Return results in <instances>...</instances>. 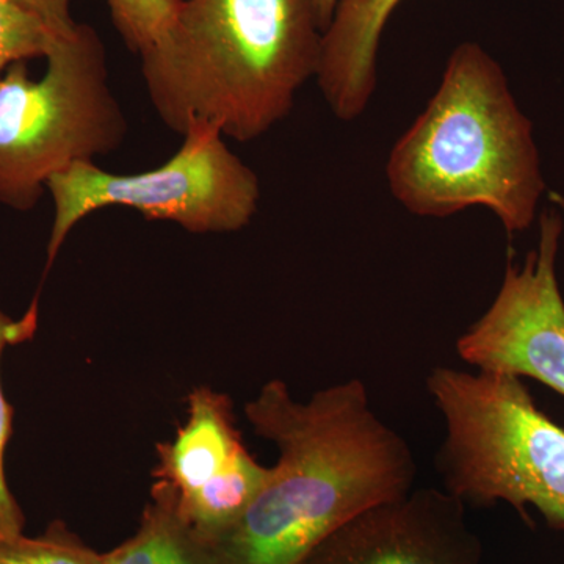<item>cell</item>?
<instances>
[{"label": "cell", "instance_id": "cell-15", "mask_svg": "<svg viewBox=\"0 0 564 564\" xmlns=\"http://www.w3.org/2000/svg\"><path fill=\"white\" fill-rule=\"evenodd\" d=\"M111 22L129 51L143 54L170 28L181 0H106Z\"/></svg>", "mask_w": 564, "mask_h": 564}, {"label": "cell", "instance_id": "cell-17", "mask_svg": "<svg viewBox=\"0 0 564 564\" xmlns=\"http://www.w3.org/2000/svg\"><path fill=\"white\" fill-rule=\"evenodd\" d=\"M337 3H339V0H315V7H317L318 21H321L323 32L326 31V28H328L329 22H332L334 11H336Z\"/></svg>", "mask_w": 564, "mask_h": 564}, {"label": "cell", "instance_id": "cell-7", "mask_svg": "<svg viewBox=\"0 0 564 564\" xmlns=\"http://www.w3.org/2000/svg\"><path fill=\"white\" fill-rule=\"evenodd\" d=\"M562 215L544 210L540 240L521 269L508 263L489 310L456 343L480 372L529 377L564 397V300L556 278Z\"/></svg>", "mask_w": 564, "mask_h": 564}, {"label": "cell", "instance_id": "cell-8", "mask_svg": "<svg viewBox=\"0 0 564 564\" xmlns=\"http://www.w3.org/2000/svg\"><path fill=\"white\" fill-rule=\"evenodd\" d=\"M466 505L447 489H411L366 508L300 564H481Z\"/></svg>", "mask_w": 564, "mask_h": 564}, {"label": "cell", "instance_id": "cell-1", "mask_svg": "<svg viewBox=\"0 0 564 564\" xmlns=\"http://www.w3.org/2000/svg\"><path fill=\"white\" fill-rule=\"evenodd\" d=\"M245 415L280 459L242 518L210 545V564H300L366 508L414 488L413 451L375 413L362 381L299 402L272 380Z\"/></svg>", "mask_w": 564, "mask_h": 564}, {"label": "cell", "instance_id": "cell-10", "mask_svg": "<svg viewBox=\"0 0 564 564\" xmlns=\"http://www.w3.org/2000/svg\"><path fill=\"white\" fill-rule=\"evenodd\" d=\"M248 454L232 400L199 386L188 393L187 421L174 440L158 444L152 475L172 486L177 499H185L229 473Z\"/></svg>", "mask_w": 564, "mask_h": 564}, {"label": "cell", "instance_id": "cell-16", "mask_svg": "<svg viewBox=\"0 0 564 564\" xmlns=\"http://www.w3.org/2000/svg\"><path fill=\"white\" fill-rule=\"evenodd\" d=\"M9 2L36 14L61 36L69 35L79 24L70 14L73 0H9Z\"/></svg>", "mask_w": 564, "mask_h": 564}, {"label": "cell", "instance_id": "cell-5", "mask_svg": "<svg viewBox=\"0 0 564 564\" xmlns=\"http://www.w3.org/2000/svg\"><path fill=\"white\" fill-rule=\"evenodd\" d=\"M44 58L40 79L25 62L0 79V204L17 212L32 210L54 174L111 154L128 137L106 46L91 25L58 36Z\"/></svg>", "mask_w": 564, "mask_h": 564}, {"label": "cell", "instance_id": "cell-12", "mask_svg": "<svg viewBox=\"0 0 564 564\" xmlns=\"http://www.w3.org/2000/svg\"><path fill=\"white\" fill-rule=\"evenodd\" d=\"M39 326V300L29 307L21 318H11L0 310V366L3 351L13 345L32 339ZM13 433V408L7 400L0 375V538L24 533L25 516L11 492L6 475V452Z\"/></svg>", "mask_w": 564, "mask_h": 564}, {"label": "cell", "instance_id": "cell-6", "mask_svg": "<svg viewBox=\"0 0 564 564\" xmlns=\"http://www.w3.org/2000/svg\"><path fill=\"white\" fill-rule=\"evenodd\" d=\"M54 220L46 248L47 274L70 231L106 207H126L147 220L170 221L192 234L242 231L258 214L261 184L226 137L209 124L182 133L176 154L141 173H111L96 162H77L46 185Z\"/></svg>", "mask_w": 564, "mask_h": 564}, {"label": "cell", "instance_id": "cell-13", "mask_svg": "<svg viewBox=\"0 0 564 564\" xmlns=\"http://www.w3.org/2000/svg\"><path fill=\"white\" fill-rule=\"evenodd\" d=\"M0 564H102V554L57 519L40 536L0 538Z\"/></svg>", "mask_w": 564, "mask_h": 564}, {"label": "cell", "instance_id": "cell-14", "mask_svg": "<svg viewBox=\"0 0 564 564\" xmlns=\"http://www.w3.org/2000/svg\"><path fill=\"white\" fill-rule=\"evenodd\" d=\"M58 36L36 14L0 0V79L14 63L46 57Z\"/></svg>", "mask_w": 564, "mask_h": 564}, {"label": "cell", "instance_id": "cell-11", "mask_svg": "<svg viewBox=\"0 0 564 564\" xmlns=\"http://www.w3.org/2000/svg\"><path fill=\"white\" fill-rule=\"evenodd\" d=\"M102 564H210V547L181 514L172 486L155 480L139 530L102 554Z\"/></svg>", "mask_w": 564, "mask_h": 564}, {"label": "cell", "instance_id": "cell-9", "mask_svg": "<svg viewBox=\"0 0 564 564\" xmlns=\"http://www.w3.org/2000/svg\"><path fill=\"white\" fill-rule=\"evenodd\" d=\"M403 0H339L323 32L318 87L333 113L352 121L366 111L377 87L381 36Z\"/></svg>", "mask_w": 564, "mask_h": 564}, {"label": "cell", "instance_id": "cell-3", "mask_svg": "<svg viewBox=\"0 0 564 564\" xmlns=\"http://www.w3.org/2000/svg\"><path fill=\"white\" fill-rule=\"evenodd\" d=\"M386 173L411 214L443 218L481 206L510 234L533 225L545 192L532 121L502 66L477 43L452 52L440 88L392 148Z\"/></svg>", "mask_w": 564, "mask_h": 564}, {"label": "cell", "instance_id": "cell-2", "mask_svg": "<svg viewBox=\"0 0 564 564\" xmlns=\"http://www.w3.org/2000/svg\"><path fill=\"white\" fill-rule=\"evenodd\" d=\"M322 43L315 0H181L141 77L170 131L209 124L245 143L291 113Z\"/></svg>", "mask_w": 564, "mask_h": 564}, {"label": "cell", "instance_id": "cell-4", "mask_svg": "<svg viewBox=\"0 0 564 564\" xmlns=\"http://www.w3.org/2000/svg\"><path fill=\"white\" fill-rule=\"evenodd\" d=\"M426 391L445 421L436 456L444 489L464 505L534 507L564 530V430L538 410L521 378L436 367Z\"/></svg>", "mask_w": 564, "mask_h": 564}]
</instances>
